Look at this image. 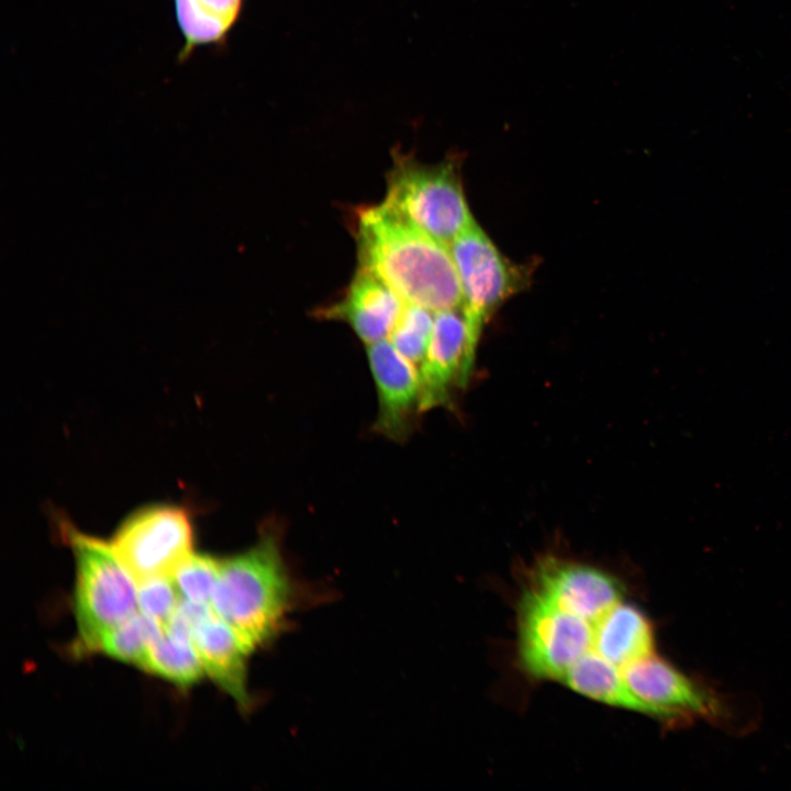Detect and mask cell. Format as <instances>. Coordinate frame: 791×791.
Returning a JSON list of instances; mask_svg holds the SVG:
<instances>
[{
  "label": "cell",
  "instance_id": "cell-14",
  "mask_svg": "<svg viewBox=\"0 0 791 791\" xmlns=\"http://www.w3.org/2000/svg\"><path fill=\"white\" fill-rule=\"evenodd\" d=\"M591 648L621 669L654 654L651 624L639 609L621 601L593 623Z\"/></svg>",
  "mask_w": 791,
  "mask_h": 791
},
{
  "label": "cell",
  "instance_id": "cell-13",
  "mask_svg": "<svg viewBox=\"0 0 791 791\" xmlns=\"http://www.w3.org/2000/svg\"><path fill=\"white\" fill-rule=\"evenodd\" d=\"M193 644L208 675L239 706L247 709V664L256 649L232 625L215 613L196 631Z\"/></svg>",
  "mask_w": 791,
  "mask_h": 791
},
{
  "label": "cell",
  "instance_id": "cell-15",
  "mask_svg": "<svg viewBox=\"0 0 791 791\" xmlns=\"http://www.w3.org/2000/svg\"><path fill=\"white\" fill-rule=\"evenodd\" d=\"M183 38L178 60L185 62L201 46L220 45L237 23L244 0H172Z\"/></svg>",
  "mask_w": 791,
  "mask_h": 791
},
{
  "label": "cell",
  "instance_id": "cell-1",
  "mask_svg": "<svg viewBox=\"0 0 791 791\" xmlns=\"http://www.w3.org/2000/svg\"><path fill=\"white\" fill-rule=\"evenodd\" d=\"M359 267L387 283L404 303L434 312L461 307L449 247L382 203L359 212Z\"/></svg>",
  "mask_w": 791,
  "mask_h": 791
},
{
  "label": "cell",
  "instance_id": "cell-18",
  "mask_svg": "<svg viewBox=\"0 0 791 791\" xmlns=\"http://www.w3.org/2000/svg\"><path fill=\"white\" fill-rule=\"evenodd\" d=\"M163 633L164 626L159 622L137 611L105 633L100 638L97 650L141 667L151 646Z\"/></svg>",
  "mask_w": 791,
  "mask_h": 791
},
{
  "label": "cell",
  "instance_id": "cell-6",
  "mask_svg": "<svg viewBox=\"0 0 791 791\" xmlns=\"http://www.w3.org/2000/svg\"><path fill=\"white\" fill-rule=\"evenodd\" d=\"M193 524L188 511L172 504L142 508L126 517L110 544L136 582L171 576L192 553Z\"/></svg>",
  "mask_w": 791,
  "mask_h": 791
},
{
  "label": "cell",
  "instance_id": "cell-16",
  "mask_svg": "<svg viewBox=\"0 0 791 791\" xmlns=\"http://www.w3.org/2000/svg\"><path fill=\"white\" fill-rule=\"evenodd\" d=\"M560 681L598 702L644 714L642 703L626 686L620 668L592 648L566 671Z\"/></svg>",
  "mask_w": 791,
  "mask_h": 791
},
{
  "label": "cell",
  "instance_id": "cell-9",
  "mask_svg": "<svg viewBox=\"0 0 791 791\" xmlns=\"http://www.w3.org/2000/svg\"><path fill=\"white\" fill-rule=\"evenodd\" d=\"M530 587L560 609L591 623L623 598V586L609 572L554 556L535 564Z\"/></svg>",
  "mask_w": 791,
  "mask_h": 791
},
{
  "label": "cell",
  "instance_id": "cell-12",
  "mask_svg": "<svg viewBox=\"0 0 791 791\" xmlns=\"http://www.w3.org/2000/svg\"><path fill=\"white\" fill-rule=\"evenodd\" d=\"M404 301L372 272L358 268L343 299L327 316L346 322L366 344L388 338Z\"/></svg>",
  "mask_w": 791,
  "mask_h": 791
},
{
  "label": "cell",
  "instance_id": "cell-3",
  "mask_svg": "<svg viewBox=\"0 0 791 791\" xmlns=\"http://www.w3.org/2000/svg\"><path fill=\"white\" fill-rule=\"evenodd\" d=\"M76 561L74 612L77 649L97 650L100 638L138 611L137 582L110 543L62 525Z\"/></svg>",
  "mask_w": 791,
  "mask_h": 791
},
{
  "label": "cell",
  "instance_id": "cell-2",
  "mask_svg": "<svg viewBox=\"0 0 791 791\" xmlns=\"http://www.w3.org/2000/svg\"><path fill=\"white\" fill-rule=\"evenodd\" d=\"M291 598L279 537L265 530L247 550L221 559L211 605L257 648L279 633Z\"/></svg>",
  "mask_w": 791,
  "mask_h": 791
},
{
  "label": "cell",
  "instance_id": "cell-19",
  "mask_svg": "<svg viewBox=\"0 0 791 791\" xmlns=\"http://www.w3.org/2000/svg\"><path fill=\"white\" fill-rule=\"evenodd\" d=\"M434 311L411 303L403 310L388 339L405 358L417 368L422 364L431 338Z\"/></svg>",
  "mask_w": 791,
  "mask_h": 791
},
{
  "label": "cell",
  "instance_id": "cell-17",
  "mask_svg": "<svg viewBox=\"0 0 791 791\" xmlns=\"http://www.w3.org/2000/svg\"><path fill=\"white\" fill-rule=\"evenodd\" d=\"M141 668L180 687H190L205 675L194 644L175 637L165 630L151 646Z\"/></svg>",
  "mask_w": 791,
  "mask_h": 791
},
{
  "label": "cell",
  "instance_id": "cell-10",
  "mask_svg": "<svg viewBox=\"0 0 791 791\" xmlns=\"http://www.w3.org/2000/svg\"><path fill=\"white\" fill-rule=\"evenodd\" d=\"M476 348L461 307L434 313L431 338L419 367L421 412L445 404L452 390L465 385Z\"/></svg>",
  "mask_w": 791,
  "mask_h": 791
},
{
  "label": "cell",
  "instance_id": "cell-5",
  "mask_svg": "<svg viewBox=\"0 0 791 791\" xmlns=\"http://www.w3.org/2000/svg\"><path fill=\"white\" fill-rule=\"evenodd\" d=\"M593 623L528 588L519 602V655L535 678L560 680L592 647Z\"/></svg>",
  "mask_w": 791,
  "mask_h": 791
},
{
  "label": "cell",
  "instance_id": "cell-4",
  "mask_svg": "<svg viewBox=\"0 0 791 791\" xmlns=\"http://www.w3.org/2000/svg\"><path fill=\"white\" fill-rule=\"evenodd\" d=\"M382 204L447 246L476 222L449 163L398 157Z\"/></svg>",
  "mask_w": 791,
  "mask_h": 791
},
{
  "label": "cell",
  "instance_id": "cell-8",
  "mask_svg": "<svg viewBox=\"0 0 791 791\" xmlns=\"http://www.w3.org/2000/svg\"><path fill=\"white\" fill-rule=\"evenodd\" d=\"M631 692L642 703L644 714L676 721L713 717L718 703L700 686L655 654L621 669Z\"/></svg>",
  "mask_w": 791,
  "mask_h": 791
},
{
  "label": "cell",
  "instance_id": "cell-21",
  "mask_svg": "<svg viewBox=\"0 0 791 791\" xmlns=\"http://www.w3.org/2000/svg\"><path fill=\"white\" fill-rule=\"evenodd\" d=\"M181 595L170 576L137 582L138 611L153 617L164 627L176 611Z\"/></svg>",
  "mask_w": 791,
  "mask_h": 791
},
{
  "label": "cell",
  "instance_id": "cell-20",
  "mask_svg": "<svg viewBox=\"0 0 791 791\" xmlns=\"http://www.w3.org/2000/svg\"><path fill=\"white\" fill-rule=\"evenodd\" d=\"M220 569L221 559L192 552L177 566L170 577L181 599L211 605Z\"/></svg>",
  "mask_w": 791,
  "mask_h": 791
},
{
  "label": "cell",
  "instance_id": "cell-7",
  "mask_svg": "<svg viewBox=\"0 0 791 791\" xmlns=\"http://www.w3.org/2000/svg\"><path fill=\"white\" fill-rule=\"evenodd\" d=\"M470 338L478 345L487 321L514 289L505 258L477 222L450 244Z\"/></svg>",
  "mask_w": 791,
  "mask_h": 791
},
{
  "label": "cell",
  "instance_id": "cell-11",
  "mask_svg": "<svg viewBox=\"0 0 791 791\" xmlns=\"http://www.w3.org/2000/svg\"><path fill=\"white\" fill-rule=\"evenodd\" d=\"M378 396L376 428L391 439H403L420 411L419 368L388 338L366 345Z\"/></svg>",
  "mask_w": 791,
  "mask_h": 791
}]
</instances>
